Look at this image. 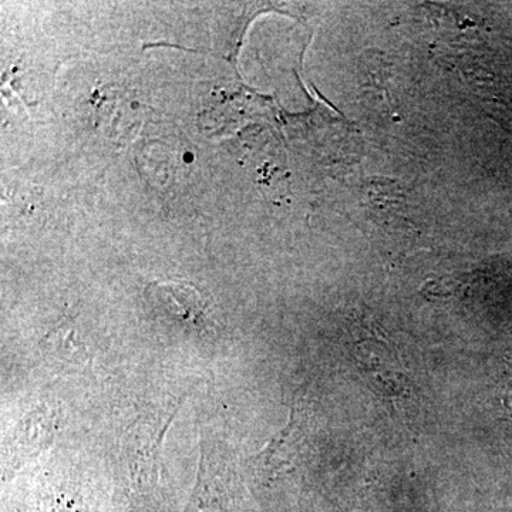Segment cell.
<instances>
[{"mask_svg":"<svg viewBox=\"0 0 512 512\" xmlns=\"http://www.w3.org/2000/svg\"><path fill=\"white\" fill-rule=\"evenodd\" d=\"M147 299L168 319L202 328L208 320V305L202 293L184 282H154L147 288Z\"/></svg>","mask_w":512,"mask_h":512,"instance_id":"1","label":"cell"},{"mask_svg":"<svg viewBox=\"0 0 512 512\" xmlns=\"http://www.w3.org/2000/svg\"><path fill=\"white\" fill-rule=\"evenodd\" d=\"M301 427L296 421L295 412L291 413L288 424L266 444L261 453L252 458V466H256L265 473L272 474L282 467L291 466L293 457L298 450V441L301 440Z\"/></svg>","mask_w":512,"mask_h":512,"instance_id":"2","label":"cell"},{"mask_svg":"<svg viewBox=\"0 0 512 512\" xmlns=\"http://www.w3.org/2000/svg\"><path fill=\"white\" fill-rule=\"evenodd\" d=\"M53 420V414L46 413L45 409L37 410L28 416L20 427L19 440H16V451L19 450V453L15 458V466H18V461L26 460L50 446L55 430Z\"/></svg>","mask_w":512,"mask_h":512,"instance_id":"3","label":"cell"}]
</instances>
